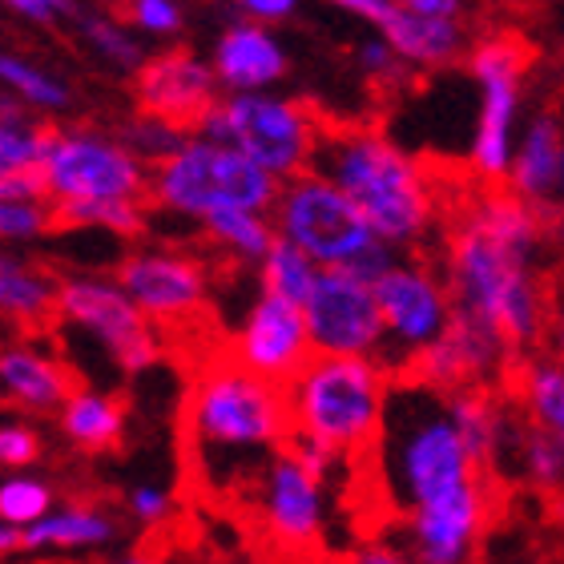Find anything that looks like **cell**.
Wrapping results in <instances>:
<instances>
[{
    "label": "cell",
    "instance_id": "cell-1",
    "mask_svg": "<svg viewBox=\"0 0 564 564\" xmlns=\"http://www.w3.org/2000/svg\"><path fill=\"white\" fill-rule=\"evenodd\" d=\"M291 427L286 388L238 359L206 364L182 403V447L198 488L210 496L262 488Z\"/></svg>",
    "mask_w": 564,
    "mask_h": 564
},
{
    "label": "cell",
    "instance_id": "cell-2",
    "mask_svg": "<svg viewBox=\"0 0 564 564\" xmlns=\"http://www.w3.org/2000/svg\"><path fill=\"white\" fill-rule=\"evenodd\" d=\"M371 447H376L379 484L400 517H412L415 508L456 492L459 484L480 480L484 468L468 435L459 432L447 395L415 376L391 383L383 427Z\"/></svg>",
    "mask_w": 564,
    "mask_h": 564
},
{
    "label": "cell",
    "instance_id": "cell-3",
    "mask_svg": "<svg viewBox=\"0 0 564 564\" xmlns=\"http://www.w3.org/2000/svg\"><path fill=\"white\" fill-rule=\"evenodd\" d=\"M311 170L327 174L359 202L379 238L412 247L435 218V194L420 165L376 130H318Z\"/></svg>",
    "mask_w": 564,
    "mask_h": 564
},
{
    "label": "cell",
    "instance_id": "cell-4",
    "mask_svg": "<svg viewBox=\"0 0 564 564\" xmlns=\"http://www.w3.org/2000/svg\"><path fill=\"white\" fill-rule=\"evenodd\" d=\"M532 250L496 235L471 210L447 238V286L459 311L480 315L508 339V347H532L549 323V299L532 279Z\"/></svg>",
    "mask_w": 564,
    "mask_h": 564
},
{
    "label": "cell",
    "instance_id": "cell-5",
    "mask_svg": "<svg viewBox=\"0 0 564 564\" xmlns=\"http://www.w3.org/2000/svg\"><path fill=\"white\" fill-rule=\"evenodd\" d=\"M391 376L371 355H323L286 383L294 427L339 447L343 456H359L376 444L388 412Z\"/></svg>",
    "mask_w": 564,
    "mask_h": 564
},
{
    "label": "cell",
    "instance_id": "cell-6",
    "mask_svg": "<svg viewBox=\"0 0 564 564\" xmlns=\"http://www.w3.org/2000/svg\"><path fill=\"white\" fill-rule=\"evenodd\" d=\"M282 177L230 141L186 138L165 162L153 165L150 198L189 223L214 210H274Z\"/></svg>",
    "mask_w": 564,
    "mask_h": 564
},
{
    "label": "cell",
    "instance_id": "cell-7",
    "mask_svg": "<svg viewBox=\"0 0 564 564\" xmlns=\"http://www.w3.org/2000/svg\"><path fill=\"white\" fill-rule=\"evenodd\" d=\"M318 130L323 126L306 106L250 89V94H226L223 101H214V109L198 121L194 133L230 141V145L250 153L254 162L267 165L274 177L286 182V177L311 170Z\"/></svg>",
    "mask_w": 564,
    "mask_h": 564
},
{
    "label": "cell",
    "instance_id": "cell-8",
    "mask_svg": "<svg viewBox=\"0 0 564 564\" xmlns=\"http://www.w3.org/2000/svg\"><path fill=\"white\" fill-rule=\"evenodd\" d=\"M271 214L279 235L299 242L323 267H343L379 238L359 202L318 170L286 177Z\"/></svg>",
    "mask_w": 564,
    "mask_h": 564
},
{
    "label": "cell",
    "instance_id": "cell-9",
    "mask_svg": "<svg viewBox=\"0 0 564 564\" xmlns=\"http://www.w3.org/2000/svg\"><path fill=\"white\" fill-rule=\"evenodd\" d=\"M376 294L383 306V323H388V335H383L376 359L391 379L412 376L420 355L444 335V327L456 315L452 286L423 262H395L376 282Z\"/></svg>",
    "mask_w": 564,
    "mask_h": 564
},
{
    "label": "cell",
    "instance_id": "cell-10",
    "mask_svg": "<svg viewBox=\"0 0 564 564\" xmlns=\"http://www.w3.org/2000/svg\"><path fill=\"white\" fill-rule=\"evenodd\" d=\"M53 202L57 198H145V162L121 138L94 130H53L45 158Z\"/></svg>",
    "mask_w": 564,
    "mask_h": 564
},
{
    "label": "cell",
    "instance_id": "cell-11",
    "mask_svg": "<svg viewBox=\"0 0 564 564\" xmlns=\"http://www.w3.org/2000/svg\"><path fill=\"white\" fill-rule=\"evenodd\" d=\"M61 323L85 330L121 371H145L158 359L153 318L133 303L121 282L65 279L61 282Z\"/></svg>",
    "mask_w": 564,
    "mask_h": 564
},
{
    "label": "cell",
    "instance_id": "cell-12",
    "mask_svg": "<svg viewBox=\"0 0 564 564\" xmlns=\"http://www.w3.org/2000/svg\"><path fill=\"white\" fill-rule=\"evenodd\" d=\"M306 323L315 351L323 355H371L376 359L388 335L376 282L359 279L347 267H323L306 299Z\"/></svg>",
    "mask_w": 564,
    "mask_h": 564
},
{
    "label": "cell",
    "instance_id": "cell-13",
    "mask_svg": "<svg viewBox=\"0 0 564 564\" xmlns=\"http://www.w3.org/2000/svg\"><path fill=\"white\" fill-rule=\"evenodd\" d=\"M471 77L480 82V126L471 141V170L488 182L505 177L512 170V121H517V94H520V69H524V48L508 36L484 41L468 61Z\"/></svg>",
    "mask_w": 564,
    "mask_h": 564
},
{
    "label": "cell",
    "instance_id": "cell-14",
    "mask_svg": "<svg viewBox=\"0 0 564 564\" xmlns=\"http://www.w3.org/2000/svg\"><path fill=\"white\" fill-rule=\"evenodd\" d=\"M235 359L274 383H291L311 359H315V339L306 311L282 294H267L247 311L242 327L235 335Z\"/></svg>",
    "mask_w": 564,
    "mask_h": 564
},
{
    "label": "cell",
    "instance_id": "cell-15",
    "mask_svg": "<svg viewBox=\"0 0 564 564\" xmlns=\"http://www.w3.org/2000/svg\"><path fill=\"white\" fill-rule=\"evenodd\" d=\"M318 488H323V480L315 471H306L303 459L282 444L259 488L262 520H267L274 544L291 549V553L315 549L323 536V492Z\"/></svg>",
    "mask_w": 564,
    "mask_h": 564
},
{
    "label": "cell",
    "instance_id": "cell-16",
    "mask_svg": "<svg viewBox=\"0 0 564 564\" xmlns=\"http://www.w3.org/2000/svg\"><path fill=\"white\" fill-rule=\"evenodd\" d=\"M118 282L133 294V303L153 323H182L202 311L206 299V274L189 254L177 250H138L126 254L118 267Z\"/></svg>",
    "mask_w": 564,
    "mask_h": 564
},
{
    "label": "cell",
    "instance_id": "cell-17",
    "mask_svg": "<svg viewBox=\"0 0 564 564\" xmlns=\"http://www.w3.org/2000/svg\"><path fill=\"white\" fill-rule=\"evenodd\" d=\"M218 85L223 82H218L214 65L206 69L194 53H162V57H150L138 69L133 94H138L141 113L177 121V126H186L194 133L198 121L218 101Z\"/></svg>",
    "mask_w": 564,
    "mask_h": 564
},
{
    "label": "cell",
    "instance_id": "cell-18",
    "mask_svg": "<svg viewBox=\"0 0 564 564\" xmlns=\"http://www.w3.org/2000/svg\"><path fill=\"white\" fill-rule=\"evenodd\" d=\"M508 339L492 323H484L480 315L459 311L444 327V335L420 355V364L412 367V376L432 383L440 391H459V388H480V379L496 371L500 355H505Z\"/></svg>",
    "mask_w": 564,
    "mask_h": 564
},
{
    "label": "cell",
    "instance_id": "cell-19",
    "mask_svg": "<svg viewBox=\"0 0 564 564\" xmlns=\"http://www.w3.org/2000/svg\"><path fill=\"white\" fill-rule=\"evenodd\" d=\"M488 517L484 480L459 484L456 492L440 496L432 505L415 508L408 517V532L415 541V556L427 564H456L471 553Z\"/></svg>",
    "mask_w": 564,
    "mask_h": 564
},
{
    "label": "cell",
    "instance_id": "cell-20",
    "mask_svg": "<svg viewBox=\"0 0 564 564\" xmlns=\"http://www.w3.org/2000/svg\"><path fill=\"white\" fill-rule=\"evenodd\" d=\"M214 73H218L226 94L267 89V85H274L286 73V53L262 29V21L230 24L218 36V45H214Z\"/></svg>",
    "mask_w": 564,
    "mask_h": 564
},
{
    "label": "cell",
    "instance_id": "cell-21",
    "mask_svg": "<svg viewBox=\"0 0 564 564\" xmlns=\"http://www.w3.org/2000/svg\"><path fill=\"white\" fill-rule=\"evenodd\" d=\"M0 383L9 403L24 412H61V403L73 395V379L61 359L41 355L33 347H9L0 355Z\"/></svg>",
    "mask_w": 564,
    "mask_h": 564
},
{
    "label": "cell",
    "instance_id": "cell-22",
    "mask_svg": "<svg viewBox=\"0 0 564 564\" xmlns=\"http://www.w3.org/2000/svg\"><path fill=\"white\" fill-rule=\"evenodd\" d=\"M376 29L400 48L403 61H415V65H447L464 45L456 17H427V12L408 9L400 0L391 4Z\"/></svg>",
    "mask_w": 564,
    "mask_h": 564
},
{
    "label": "cell",
    "instance_id": "cell-23",
    "mask_svg": "<svg viewBox=\"0 0 564 564\" xmlns=\"http://www.w3.org/2000/svg\"><path fill=\"white\" fill-rule=\"evenodd\" d=\"M0 311L21 330L61 323V282L21 259H0Z\"/></svg>",
    "mask_w": 564,
    "mask_h": 564
},
{
    "label": "cell",
    "instance_id": "cell-24",
    "mask_svg": "<svg viewBox=\"0 0 564 564\" xmlns=\"http://www.w3.org/2000/svg\"><path fill=\"white\" fill-rule=\"evenodd\" d=\"M561 165H564V138L556 118H536L520 141L517 158H512V189L524 194L529 202H544L553 189H561Z\"/></svg>",
    "mask_w": 564,
    "mask_h": 564
},
{
    "label": "cell",
    "instance_id": "cell-25",
    "mask_svg": "<svg viewBox=\"0 0 564 564\" xmlns=\"http://www.w3.org/2000/svg\"><path fill=\"white\" fill-rule=\"evenodd\" d=\"M113 541V524L94 508H61L21 529V549H97Z\"/></svg>",
    "mask_w": 564,
    "mask_h": 564
},
{
    "label": "cell",
    "instance_id": "cell-26",
    "mask_svg": "<svg viewBox=\"0 0 564 564\" xmlns=\"http://www.w3.org/2000/svg\"><path fill=\"white\" fill-rule=\"evenodd\" d=\"M121 403L113 395H97V391H73L69 400L61 403V432L69 435L73 444L89 447V452H106V447L121 444Z\"/></svg>",
    "mask_w": 564,
    "mask_h": 564
},
{
    "label": "cell",
    "instance_id": "cell-27",
    "mask_svg": "<svg viewBox=\"0 0 564 564\" xmlns=\"http://www.w3.org/2000/svg\"><path fill=\"white\" fill-rule=\"evenodd\" d=\"M53 230H113V235H145V210L138 198H57Z\"/></svg>",
    "mask_w": 564,
    "mask_h": 564
},
{
    "label": "cell",
    "instance_id": "cell-28",
    "mask_svg": "<svg viewBox=\"0 0 564 564\" xmlns=\"http://www.w3.org/2000/svg\"><path fill=\"white\" fill-rule=\"evenodd\" d=\"M262 214L267 210H214L198 223L202 238L214 242V247H223L235 259L262 262L267 250L274 247V238H279V226H271Z\"/></svg>",
    "mask_w": 564,
    "mask_h": 564
},
{
    "label": "cell",
    "instance_id": "cell-29",
    "mask_svg": "<svg viewBox=\"0 0 564 564\" xmlns=\"http://www.w3.org/2000/svg\"><path fill=\"white\" fill-rule=\"evenodd\" d=\"M318 274H323V262H315L299 242L279 235L274 238V247L267 250V259H262V291L282 294V299L306 306Z\"/></svg>",
    "mask_w": 564,
    "mask_h": 564
},
{
    "label": "cell",
    "instance_id": "cell-30",
    "mask_svg": "<svg viewBox=\"0 0 564 564\" xmlns=\"http://www.w3.org/2000/svg\"><path fill=\"white\" fill-rule=\"evenodd\" d=\"M447 403H452L459 432L468 435L476 459L488 464L496 452V435H500V415H496L492 395L484 388H459V391H447Z\"/></svg>",
    "mask_w": 564,
    "mask_h": 564
},
{
    "label": "cell",
    "instance_id": "cell-31",
    "mask_svg": "<svg viewBox=\"0 0 564 564\" xmlns=\"http://www.w3.org/2000/svg\"><path fill=\"white\" fill-rule=\"evenodd\" d=\"M48 126H36L21 106L4 101L0 106V170H17V165H36L45 158Z\"/></svg>",
    "mask_w": 564,
    "mask_h": 564
},
{
    "label": "cell",
    "instance_id": "cell-32",
    "mask_svg": "<svg viewBox=\"0 0 564 564\" xmlns=\"http://www.w3.org/2000/svg\"><path fill=\"white\" fill-rule=\"evenodd\" d=\"M186 126H177V121H165V118H153V113H141V118L126 121L121 126V141L138 153L145 165H158L165 162L170 153L186 141Z\"/></svg>",
    "mask_w": 564,
    "mask_h": 564
},
{
    "label": "cell",
    "instance_id": "cell-33",
    "mask_svg": "<svg viewBox=\"0 0 564 564\" xmlns=\"http://www.w3.org/2000/svg\"><path fill=\"white\" fill-rule=\"evenodd\" d=\"M0 77H4L9 89H17V94L36 109H65L69 106V89H65L57 77H48L45 69H33L29 61L12 57V53L0 57Z\"/></svg>",
    "mask_w": 564,
    "mask_h": 564
},
{
    "label": "cell",
    "instance_id": "cell-34",
    "mask_svg": "<svg viewBox=\"0 0 564 564\" xmlns=\"http://www.w3.org/2000/svg\"><path fill=\"white\" fill-rule=\"evenodd\" d=\"M73 21L82 24V33L89 36V45H94L109 65H118L121 73H138L141 65H145V53H141V45L126 29L101 21V17H82V12H77Z\"/></svg>",
    "mask_w": 564,
    "mask_h": 564
},
{
    "label": "cell",
    "instance_id": "cell-35",
    "mask_svg": "<svg viewBox=\"0 0 564 564\" xmlns=\"http://www.w3.org/2000/svg\"><path fill=\"white\" fill-rule=\"evenodd\" d=\"M524 395L532 415L553 432L564 415V364H532L524 376Z\"/></svg>",
    "mask_w": 564,
    "mask_h": 564
},
{
    "label": "cell",
    "instance_id": "cell-36",
    "mask_svg": "<svg viewBox=\"0 0 564 564\" xmlns=\"http://www.w3.org/2000/svg\"><path fill=\"white\" fill-rule=\"evenodd\" d=\"M48 508H53L48 484L29 480V476H12V480L0 484V520H9V524H21L24 529V524L48 517Z\"/></svg>",
    "mask_w": 564,
    "mask_h": 564
},
{
    "label": "cell",
    "instance_id": "cell-37",
    "mask_svg": "<svg viewBox=\"0 0 564 564\" xmlns=\"http://www.w3.org/2000/svg\"><path fill=\"white\" fill-rule=\"evenodd\" d=\"M48 230H53V210H45L41 202L0 198V235L4 238L24 242V238H41Z\"/></svg>",
    "mask_w": 564,
    "mask_h": 564
},
{
    "label": "cell",
    "instance_id": "cell-38",
    "mask_svg": "<svg viewBox=\"0 0 564 564\" xmlns=\"http://www.w3.org/2000/svg\"><path fill=\"white\" fill-rule=\"evenodd\" d=\"M524 464H529V476L536 484H561L564 476V444L561 440H549L544 432L529 435V447H524Z\"/></svg>",
    "mask_w": 564,
    "mask_h": 564
},
{
    "label": "cell",
    "instance_id": "cell-39",
    "mask_svg": "<svg viewBox=\"0 0 564 564\" xmlns=\"http://www.w3.org/2000/svg\"><path fill=\"white\" fill-rule=\"evenodd\" d=\"M0 198H17V202L53 198L45 165L36 162V165H17V170H0Z\"/></svg>",
    "mask_w": 564,
    "mask_h": 564
},
{
    "label": "cell",
    "instance_id": "cell-40",
    "mask_svg": "<svg viewBox=\"0 0 564 564\" xmlns=\"http://www.w3.org/2000/svg\"><path fill=\"white\" fill-rule=\"evenodd\" d=\"M130 21L138 24L141 33L165 36L182 29V9L174 0H133L130 4Z\"/></svg>",
    "mask_w": 564,
    "mask_h": 564
},
{
    "label": "cell",
    "instance_id": "cell-41",
    "mask_svg": "<svg viewBox=\"0 0 564 564\" xmlns=\"http://www.w3.org/2000/svg\"><path fill=\"white\" fill-rule=\"evenodd\" d=\"M36 452H41L36 432H29L21 423H4L0 427V464L4 468H29L36 459Z\"/></svg>",
    "mask_w": 564,
    "mask_h": 564
},
{
    "label": "cell",
    "instance_id": "cell-42",
    "mask_svg": "<svg viewBox=\"0 0 564 564\" xmlns=\"http://www.w3.org/2000/svg\"><path fill=\"white\" fill-rule=\"evenodd\" d=\"M17 17L24 21H36V24H53L61 17H77V4L73 0H4Z\"/></svg>",
    "mask_w": 564,
    "mask_h": 564
},
{
    "label": "cell",
    "instance_id": "cell-43",
    "mask_svg": "<svg viewBox=\"0 0 564 564\" xmlns=\"http://www.w3.org/2000/svg\"><path fill=\"white\" fill-rule=\"evenodd\" d=\"M130 508H133V517H138L141 524H158V520H165V512H170V496H165L162 488L141 484V488H133Z\"/></svg>",
    "mask_w": 564,
    "mask_h": 564
},
{
    "label": "cell",
    "instance_id": "cell-44",
    "mask_svg": "<svg viewBox=\"0 0 564 564\" xmlns=\"http://www.w3.org/2000/svg\"><path fill=\"white\" fill-rule=\"evenodd\" d=\"M395 61H400V48L391 45V41L383 33H379L376 41H367V45L359 48V65H364L367 73H376V77H379V73H391V69H395Z\"/></svg>",
    "mask_w": 564,
    "mask_h": 564
},
{
    "label": "cell",
    "instance_id": "cell-45",
    "mask_svg": "<svg viewBox=\"0 0 564 564\" xmlns=\"http://www.w3.org/2000/svg\"><path fill=\"white\" fill-rule=\"evenodd\" d=\"M299 0H238V9L247 12L250 21H262V24H274V21H286L294 12Z\"/></svg>",
    "mask_w": 564,
    "mask_h": 564
},
{
    "label": "cell",
    "instance_id": "cell-46",
    "mask_svg": "<svg viewBox=\"0 0 564 564\" xmlns=\"http://www.w3.org/2000/svg\"><path fill=\"white\" fill-rule=\"evenodd\" d=\"M403 4L415 12H427V17H456L464 9V0H403Z\"/></svg>",
    "mask_w": 564,
    "mask_h": 564
},
{
    "label": "cell",
    "instance_id": "cell-47",
    "mask_svg": "<svg viewBox=\"0 0 564 564\" xmlns=\"http://www.w3.org/2000/svg\"><path fill=\"white\" fill-rule=\"evenodd\" d=\"M0 549H4V553L21 549V524H9V520H4V529H0Z\"/></svg>",
    "mask_w": 564,
    "mask_h": 564
},
{
    "label": "cell",
    "instance_id": "cell-48",
    "mask_svg": "<svg viewBox=\"0 0 564 564\" xmlns=\"http://www.w3.org/2000/svg\"><path fill=\"white\" fill-rule=\"evenodd\" d=\"M364 561H371V564H395L400 561V553H388V549H367V553H359Z\"/></svg>",
    "mask_w": 564,
    "mask_h": 564
},
{
    "label": "cell",
    "instance_id": "cell-49",
    "mask_svg": "<svg viewBox=\"0 0 564 564\" xmlns=\"http://www.w3.org/2000/svg\"><path fill=\"white\" fill-rule=\"evenodd\" d=\"M556 355H561V364H564V315L556 318Z\"/></svg>",
    "mask_w": 564,
    "mask_h": 564
},
{
    "label": "cell",
    "instance_id": "cell-50",
    "mask_svg": "<svg viewBox=\"0 0 564 564\" xmlns=\"http://www.w3.org/2000/svg\"><path fill=\"white\" fill-rule=\"evenodd\" d=\"M553 435L564 444V415H561V423H556V427H553Z\"/></svg>",
    "mask_w": 564,
    "mask_h": 564
},
{
    "label": "cell",
    "instance_id": "cell-51",
    "mask_svg": "<svg viewBox=\"0 0 564 564\" xmlns=\"http://www.w3.org/2000/svg\"><path fill=\"white\" fill-rule=\"evenodd\" d=\"M561 194H564V165H561Z\"/></svg>",
    "mask_w": 564,
    "mask_h": 564
}]
</instances>
